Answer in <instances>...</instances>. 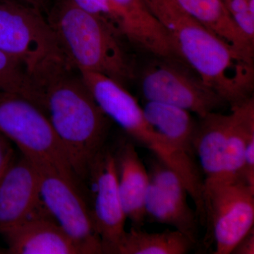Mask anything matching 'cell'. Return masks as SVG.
Masks as SVG:
<instances>
[{
	"label": "cell",
	"mask_w": 254,
	"mask_h": 254,
	"mask_svg": "<svg viewBox=\"0 0 254 254\" xmlns=\"http://www.w3.org/2000/svg\"><path fill=\"white\" fill-rule=\"evenodd\" d=\"M77 7L93 15L119 38H123L122 24L112 0H71Z\"/></svg>",
	"instance_id": "cell-22"
},
{
	"label": "cell",
	"mask_w": 254,
	"mask_h": 254,
	"mask_svg": "<svg viewBox=\"0 0 254 254\" xmlns=\"http://www.w3.org/2000/svg\"><path fill=\"white\" fill-rule=\"evenodd\" d=\"M14 143L0 132V180L16 158Z\"/></svg>",
	"instance_id": "cell-24"
},
{
	"label": "cell",
	"mask_w": 254,
	"mask_h": 254,
	"mask_svg": "<svg viewBox=\"0 0 254 254\" xmlns=\"http://www.w3.org/2000/svg\"><path fill=\"white\" fill-rule=\"evenodd\" d=\"M60 68L43 81L45 108L78 180H86L90 165L106 144L111 120L102 110L81 73Z\"/></svg>",
	"instance_id": "cell-2"
},
{
	"label": "cell",
	"mask_w": 254,
	"mask_h": 254,
	"mask_svg": "<svg viewBox=\"0 0 254 254\" xmlns=\"http://www.w3.org/2000/svg\"><path fill=\"white\" fill-rule=\"evenodd\" d=\"M246 39L254 43V0H222Z\"/></svg>",
	"instance_id": "cell-23"
},
{
	"label": "cell",
	"mask_w": 254,
	"mask_h": 254,
	"mask_svg": "<svg viewBox=\"0 0 254 254\" xmlns=\"http://www.w3.org/2000/svg\"><path fill=\"white\" fill-rule=\"evenodd\" d=\"M0 91L21 95L46 112L44 96L41 90L36 86L22 65L1 50Z\"/></svg>",
	"instance_id": "cell-21"
},
{
	"label": "cell",
	"mask_w": 254,
	"mask_h": 254,
	"mask_svg": "<svg viewBox=\"0 0 254 254\" xmlns=\"http://www.w3.org/2000/svg\"><path fill=\"white\" fill-rule=\"evenodd\" d=\"M150 11L168 33L179 59L225 103L234 107L252 98V62L187 14L175 0H160Z\"/></svg>",
	"instance_id": "cell-1"
},
{
	"label": "cell",
	"mask_w": 254,
	"mask_h": 254,
	"mask_svg": "<svg viewBox=\"0 0 254 254\" xmlns=\"http://www.w3.org/2000/svg\"><path fill=\"white\" fill-rule=\"evenodd\" d=\"M1 1H17L23 4L31 5L43 11L44 8L45 0H0Z\"/></svg>",
	"instance_id": "cell-26"
},
{
	"label": "cell",
	"mask_w": 254,
	"mask_h": 254,
	"mask_svg": "<svg viewBox=\"0 0 254 254\" xmlns=\"http://www.w3.org/2000/svg\"><path fill=\"white\" fill-rule=\"evenodd\" d=\"M254 254V227L242 237L235 245L230 254Z\"/></svg>",
	"instance_id": "cell-25"
},
{
	"label": "cell",
	"mask_w": 254,
	"mask_h": 254,
	"mask_svg": "<svg viewBox=\"0 0 254 254\" xmlns=\"http://www.w3.org/2000/svg\"><path fill=\"white\" fill-rule=\"evenodd\" d=\"M105 115L153 155L173 168L188 189L199 184L201 173L194 157L174 147L155 131L145 118L143 108L125 86L93 72H79Z\"/></svg>",
	"instance_id": "cell-4"
},
{
	"label": "cell",
	"mask_w": 254,
	"mask_h": 254,
	"mask_svg": "<svg viewBox=\"0 0 254 254\" xmlns=\"http://www.w3.org/2000/svg\"><path fill=\"white\" fill-rule=\"evenodd\" d=\"M48 21L66 61L78 72L100 73L126 86L136 76L120 38L71 0H58Z\"/></svg>",
	"instance_id": "cell-3"
},
{
	"label": "cell",
	"mask_w": 254,
	"mask_h": 254,
	"mask_svg": "<svg viewBox=\"0 0 254 254\" xmlns=\"http://www.w3.org/2000/svg\"><path fill=\"white\" fill-rule=\"evenodd\" d=\"M195 245L178 230L149 233L132 227L115 247L113 254H186Z\"/></svg>",
	"instance_id": "cell-20"
},
{
	"label": "cell",
	"mask_w": 254,
	"mask_h": 254,
	"mask_svg": "<svg viewBox=\"0 0 254 254\" xmlns=\"http://www.w3.org/2000/svg\"><path fill=\"white\" fill-rule=\"evenodd\" d=\"M144 206L146 219L175 227L195 244L199 220L195 210H192L187 202L179 200L150 182Z\"/></svg>",
	"instance_id": "cell-18"
},
{
	"label": "cell",
	"mask_w": 254,
	"mask_h": 254,
	"mask_svg": "<svg viewBox=\"0 0 254 254\" xmlns=\"http://www.w3.org/2000/svg\"><path fill=\"white\" fill-rule=\"evenodd\" d=\"M200 120L195 131L194 151L199 160L204 191L225 180V147L230 114L213 112Z\"/></svg>",
	"instance_id": "cell-15"
},
{
	"label": "cell",
	"mask_w": 254,
	"mask_h": 254,
	"mask_svg": "<svg viewBox=\"0 0 254 254\" xmlns=\"http://www.w3.org/2000/svg\"><path fill=\"white\" fill-rule=\"evenodd\" d=\"M0 132L32 163L50 165L79 181L48 115L31 100L0 91Z\"/></svg>",
	"instance_id": "cell-6"
},
{
	"label": "cell",
	"mask_w": 254,
	"mask_h": 254,
	"mask_svg": "<svg viewBox=\"0 0 254 254\" xmlns=\"http://www.w3.org/2000/svg\"><path fill=\"white\" fill-rule=\"evenodd\" d=\"M45 207L38 170L23 154L16 157L0 180V235Z\"/></svg>",
	"instance_id": "cell-11"
},
{
	"label": "cell",
	"mask_w": 254,
	"mask_h": 254,
	"mask_svg": "<svg viewBox=\"0 0 254 254\" xmlns=\"http://www.w3.org/2000/svg\"><path fill=\"white\" fill-rule=\"evenodd\" d=\"M252 131H254V98H251L232 108L227 133L225 177L223 182H245L246 145Z\"/></svg>",
	"instance_id": "cell-19"
},
{
	"label": "cell",
	"mask_w": 254,
	"mask_h": 254,
	"mask_svg": "<svg viewBox=\"0 0 254 254\" xmlns=\"http://www.w3.org/2000/svg\"><path fill=\"white\" fill-rule=\"evenodd\" d=\"M182 10L253 63L254 44L246 39L222 0H175Z\"/></svg>",
	"instance_id": "cell-16"
},
{
	"label": "cell",
	"mask_w": 254,
	"mask_h": 254,
	"mask_svg": "<svg viewBox=\"0 0 254 254\" xmlns=\"http://www.w3.org/2000/svg\"><path fill=\"white\" fill-rule=\"evenodd\" d=\"M114 153L124 211L132 226L141 228L146 220L144 203L150 184L148 170L131 142H120Z\"/></svg>",
	"instance_id": "cell-14"
},
{
	"label": "cell",
	"mask_w": 254,
	"mask_h": 254,
	"mask_svg": "<svg viewBox=\"0 0 254 254\" xmlns=\"http://www.w3.org/2000/svg\"><path fill=\"white\" fill-rule=\"evenodd\" d=\"M123 37L133 46L162 60L180 61L165 28L143 0H112Z\"/></svg>",
	"instance_id": "cell-13"
},
{
	"label": "cell",
	"mask_w": 254,
	"mask_h": 254,
	"mask_svg": "<svg viewBox=\"0 0 254 254\" xmlns=\"http://www.w3.org/2000/svg\"><path fill=\"white\" fill-rule=\"evenodd\" d=\"M0 50L22 65L41 91L52 73L70 66L42 10L17 1H0Z\"/></svg>",
	"instance_id": "cell-5"
},
{
	"label": "cell",
	"mask_w": 254,
	"mask_h": 254,
	"mask_svg": "<svg viewBox=\"0 0 254 254\" xmlns=\"http://www.w3.org/2000/svg\"><path fill=\"white\" fill-rule=\"evenodd\" d=\"M173 62L161 59L143 69L141 88L146 101L173 105L195 113L199 118L225 103L200 78L193 77Z\"/></svg>",
	"instance_id": "cell-9"
},
{
	"label": "cell",
	"mask_w": 254,
	"mask_h": 254,
	"mask_svg": "<svg viewBox=\"0 0 254 254\" xmlns=\"http://www.w3.org/2000/svg\"><path fill=\"white\" fill-rule=\"evenodd\" d=\"M204 224L213 233L214 254H230L254 225V188L241 181L205 189Z\"/></svg>",
	"instance_id": "cell-8"
},
{
	"label": "cell",
	"mask_w": 254,
	"mask_h": 254,
	"mask_svg": "<svg viewBox=\"0 0 254 254\" xmlns=\"http://www.w3.org/2000/svg\"><path fill=\"white\" fill-rule=\"evenodd\" d=\"M92 216L101 239L103 253L113 254L125 235L127 217L122 204L114 150L106 145L90 165Z\"/></svg>",
	"instance_id": "cell-10"
},
{
	"label": "cell",
	"mask_w": 254,
	"mask_h": 254,
	"mask_svg": "<svg viewBox=\"0 0 254 254\" xmlns=\"http://www.w3.org/2000/svg\"><path fill=\"white\" fill-rule=\"evenodd\" d=\"M32 163L39 175L42 201L50 215L83 254H103L91 208L81 194L78 182L50 165Z\"/></svg>",
	"instance_id": "cell-7"
},
{
	"label": "cell",
	"mask_w": 254,
	"mask_h": 254,
	"mask_svg": "<svg viewBox=\"0 0 254 254\" xmlns=\"http://www.w3.org/2000/svg\"><path fill=\"white\" fill-rule=\"evenodd\" d=\"M148 123L174 147L194 157L195 123L190 113L157 102L146 101L143 108Z\"/></svg>",
	"instance_id": "cell-17"
},
{
	"label": "cell",
	"mask_w": 254,
	"mask_h": 254,
	"mask_svg": "<svg viewBox=\"0 0 254 254\" xmlns=\"http://www.w3.org/2000/svg\"><path fill=\"white\" fill-rule=\"evenodd\" d=\"M11 254H83L46 207L1 234Z\"/></svg>",
	"instance_id": "cell-12"
}]
</instances>
